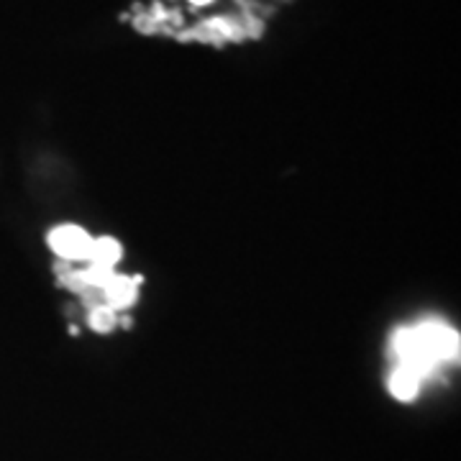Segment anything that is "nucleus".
<instances>
[{
  "instance_id": "3",
  "label": "nucleus",
  "mask_w": 461,
  "mask_h": 461,
  "mask_svg": "<svg viewBox=\"0 0 461 461\" xmlns=\"http://www.w3.org/2000/svg\"><path fill=\"white\" fill-rule=\"evenodd\" d=\"M418 384H420V375H415L412 369L402 366V364L397 366L395 375L390 379V390L397 400H412L418 395Z\"/></svg>"
},
{
  "instance_id": "2",
  "label": "nucleus",
  "mask_w": 461,
  "mask_h": 461,
  "mask_svg": "<svg viewBox=\"0 0 461 461\" xmlns=\"http://www.w3.org/2000/svg\"><path fill=\"white\" fill-rule=\"evenodd\" d=\"M50 247L65 259H87L93 251V239L77 226H62L50 236Z\"/></svg>"
},
{
  "instance_id": "6",
  "label": "nucleus",
  "mask_w": 461,
  "mask_h": 461,
  "mask_svg": "<svg viewBox=\"0 0 461 461\" xmlns=\"http://www.w3.org/2000/svg\"><path fill=\"white\" fill-rule=\"evenodd\" d=\"M193 3H211V0H193Z\"/></svg>"
},
{
  "instance_id": "4",
  "label": "nucleus",
  "mask_w": 461,
  "mask_h": 461,
  "mask_svg": "<svg viewBox=\"0 0 461 461\" xmlns=\"http://www.w3.org/2000/svg\"><path fill=\"white\" fill-rule=\"evenodd\" d=\"M90 259H93L95 267H100V269L113 267V264L121 259V247H118V241H113V239H100V241H93Z\"/></svg>"
},
{
  "instance_id": "1",
  "label": "nucleus",
  "mask_w": 461,
  "mask_h": 461,
  "mask_svg": "<svg viewBox=\"0 0 461 461\" xmlns=\"http://www.w3.org/2000/svg\"><path fill=\"white\" fill-rule=\"evenodd\" d=\"M395 351L402 359V366L423 377L433 364L456 357L459 336L441 323H426L418 329L400 330L395 336Z\"/></svg>"
},
{
  "instance_id": "5",
  "label": "nucleus",
  "mask_w": 461,
  "mask_h": 461,
  "mask_svg": "<svg viewBox=\"0 0 461 461\" xmlns=\"http://www.w3.org/2000/svg\"><path fill=\"white\" fill-rule=\"evenodd\" d=\"M108 300L113 303V305H129L133 297H136V285L131 280H126V277H113V280L108 282Z\"/></svg>"
}]
</instances>
